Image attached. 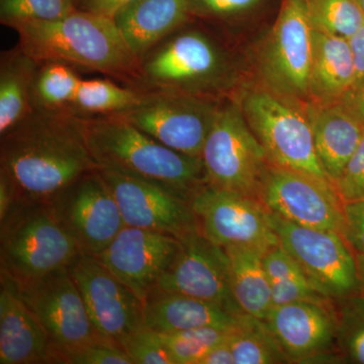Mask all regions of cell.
Listing matches in <instances>:
<instances>
[{
	"label": "cell",
	"mask_w": 364,
	"mask_h": 364,
	"mask_svg": "<svg viewBox=\"0 0 364 364\" xmlns=\"http://www.w3.org/2000/svg\"><path fill=\"white\" fill-rule=\"evenodd\" d=\"M0 138V171L9 177L16 198L54 202L97 169L82 117L73 112L33 111Z\"/></svg>",
	"instance_id": "1"
},
{
	"label": "cell",
	"mask_w": 364,
	"mask_h": 364,
	"mask_svg": "<svg viewBox=\"0 0 364 364\" xmlns=\"http://www.w3.org/2000/svg\"><path fill=\"white\" fill-rule=\"evenodd\" d=\"M18 46L38 63L59 61L100 72L135 88L136 58L112 18L74 11L55 21L14 23Z\"/></svg>",
	"instance_id": "2"
},
{
	"label": "cell",
	"mask_w": 364,
	"mask_h": 364,
	"mask_svg": "<svg viewBox=\"0 0 364 364\" xmlns=\"http://www.w3.org/2000/svg\"><path fill=\"white\" fill-rule=\"evenodd\" d=\"M82 121L86 144L97 169L156 182L189 198L208 184L202 158L170 149L124 114L82 117Z\"/></svg>",
	"instance_id": "3"
},
{
	"label": "cell",
	"mask_w": 364,
	"mask_h": 364,
	"mask_svg": "<svg viewBox=\"0 0 364 364\" xmlns=\"http://www.w3.org/2000/svg\"><path fill=\"white\" fill-rule=\"evenodd\" d=\"M191 21L139 60L136 90L223 100L233 87L236 67L231 55L210 33L189 26Z\"/></svg>",
	"instance_id": "4"
},
{
	"label": "cell",
	"mask_w": 364,
	"mask_h": 364,
	"mask_svg": "<svg viewBox=\"0 0 364 364\" xmlns=\"http://www.w3.org/2000/svg\"><path fill=\"white\" fill-rule=\"evenodd\" d=\"M81 252L52 203L16 198L0 220L1 272L14 282L69 267Z\"/></svg>",
	"instance_id": "5"
},
{
	"label": "cell",
	"mask_w": 364,
	"mask_h": 364,
	"mask_svg": "<svg viewBox=\"0 0 364 364\" xmlns=\"http://www.w3.org/2000/svg\"><path fill=\"white\" fill-rule=\"evenodd\" d=\"M237 102L270 164L331 182L318 160L304 107L262 85L244 88Z\"/></svg>",
	"instance_id": "6"
},
{
	"label": "cell",
	"mask_w": 364,
	"mask_h": 364,
	"mask_svg": "<svg viewBox=\"0 0 364 364\" xmlns=\"http://www.w3.org/2000/svg\"><path fill=\"white\" fill-rule=\"evenodd\" d=\"M202 160L208 184L258 198L270 162L237 100L220 104Z\"/></svg>",
	"instance_id": "7"
},
{
	"label": "cell",
	"mask_w": 364,
	"mask_h": 364,
	"mask_svg": "<svg viewBox=\"0 0 364 364\" xmlns=\"http://www.w3.org/2000/svg\"><path fill=\"white\" fill-rule=\"evenodd\" d=\"M312 52L313 28L306 0H282L277 20L258 52L261 85L305 107Z\"/></svg>",
	"instance_id": "8"
},
{
	"label": "cell",
	"mask_w": 364,
	"mask_h": 364,
	"mask_svg": "<svg viewBox=\"0 0 364 364\" xmlns=\"http://www.w3.org/2000/svg\"><path fill=\"white\" fill-rule=\"evenodd\" d=\"M279 245L301 265L318 293L337 301L360 293L355 254L343 235L299 226L270 213Z\"/></svg>",
	"instance_id": "9"
},
{
	"label": "cell",
	"mask_w": 364,
	"mask_h": 364,
	"mask_svg": "<svg viewBox=\"0 0 364 364\" xmlns=\"http://www.w3.org/2000/svg\"><path fill=\"white\" fill-rule=\"evenodd\" d=\"M223 100L177 91L144 90L140 102L124 116L170 149L202 158Z\"/></svg>",
	"instance_id": "10"
},
{
	"label": "cell",
	"mask_w": 364,
	"mask_h": 364,
	"mask_svg": "<svg viewBox=\"0 0 364 364\" xmlns=\"http://www.w3.org/2000/svg\"><path fill=\"white\" fill-rule=\"evenodd\" d=\"M191 205L200 232L223 248L247 246L267 252L279 245L270 212L258 198L205 184Z\"/></svg>",
	"instance_id": "11"
},
{
	"label": "cell",
	"mask_w": 364,
	"mask_h": 364,
	"mask_svg": "<svg viewBox=\"0 0 364 364\" xmlns=\"http://www.w3.org/2000/svg\"><path fill=\"white\" fill-rule=\"evenodd\" d=\"M91 323L102 339L119 345L146 327L145 304L95 256L81 252L69 265Z\"/></svg>",
	"instance_id": "12"
},
{
	"label": "cell",
	"mask_w": 364,
	"mask_h": 364,
	"mask_svg": "<svg viewBox=\"0 0 364 364\" xmlns=\"http://www.w3.org/2000/svg\"><path fill=\"white\" fill-rule=\"evenodd\" d=\"M258 198L287 222L343 232V202L331 182L270 164Z\"/></svg>",
	"instance_id": "13"
},
{
	"label": "cell",
	"mask_w": 364,
	"mask_h": 364,
	"mask_svg": "<svg viewBox=\"0 0 364 364\" xmlns=\"http://www.w3.org/2000/svg\"><path fill=\"white\" fill-rule=\"evenodd\" d=\"M16 284L21 298L47 332L54 349L105 340L93 327L85 299L68 267Z\"/></svg>",
	"instance_id": "14"
},
{
	"label": "cell",
	"mask_w": 364,
	"mask_h": 364,
	"mask_svg": "<svg viewBox=\"0 0 364 364\" xmlns=\"http://www.w3.org/2000/svg\"><path fill=\"white\" fill-rule=\"evenodd\" d=\"M177 239L178 252L160 279L156 291L205 299L229 312L244 314L232 291L229 258L225 249L208 240L200 228Z\"/></svg>",
	"instance_id": "15"
},
{
	"label": "cell",
	"mask_w": 364,
	"mask_h": 364,
	"mask_svg": "<svg viewBox=\"0 0 364 364\" xmlns=\"http://www.w3.org/2000/svg\"><path fill=\"white\" fill-rule=\"evenodd\" d=\"M116 198L124 226L178 237L198 228L191 198L139 177L97 169Z\"/></svg>",
	"instance_id": "16"
},
{
	"label": "cell",
	"mask_w": 364,
	"mask_h": 364,
	"mask_svg": "<svg viewBox=\"0 0 364 364\" xmlns=\"http://www.w3.org/2000/svg\"><path fill=\"white\" fill-rule=\"evenodd\" d=\"M82 252L97 256L124 227L121 210L98 170L74 182L52 202Z\"/></svg>",
	"instance_id": "17"
},
{
	"label": "cell",
	"mask_w": 364,
	"mask_h": 364,
	"mask_svg": "<svg viewBox=\"0 0 364 364\" xmlns=\"http://www.w3.org/2000/svg\"><path fill=\"white\" fill-rule=\"evenodd\" d=\"M178 249L179 240L171 235L124 226L95 257L145 301L156 291Z\"/></svg>",
	"instance_id": "18"
},
{
	"label": "cell",
	"mask_w": 364,
	"mask_h": 364,
	"mask_svg": "<svg viewBox=\"0 0 364 364\" xmlns=\"http://www.w3.org/2000/svg\"><path fill=\"white\" fill-rule=\"evenodd\" d=\"M334 301H299L273 306L264 321L289 363L322 358L336 348Z\"/></svg>",
	"instance_id": "19"
},
{
	"label": "cell",
	"mask_w": 364,
	"mask_h": 364,
	"mask_svg": "<svg viewBox=\"0 0 364 364\" xmlns=\"http://www.w3.org/2000/svg\"><path fill=\"white\" fill-rule=\"evenodd\" d=\"M0 282V364L54 363L51 340L16 282L1 272Z\"/></svg>",
	"instance_id": "20"
},
{
	"label": "cell",
	"mask_w": 364,
	"mask_h": 364,
	"mask_svg": "<svg viewBox=\"0 0 364 364\" xmlns=\"http://www.w3.org/2000/svg\"><path fill=\"white\" fill-rule=\"evenodd\" d=\"M193 20L189 0H134L114 16L124 42L139 60Z\"/></svg>",
	"instance_id": "21"
},
{
	"label": "cell",
	"mask_w": 364,
	"mask_h": 364,
	"mask_svg": "<svg viewBox=\"0 0 364 364\" xmlns=\"http://www.w3.org/2000/svg\"><path fill=\"white\" fill-rule=\"evenodd\" d=\"M304 109L312 127L318 160L335 186L363 140L364 126L340 102L306 104Z\"/></svg>",
	"instance_id": "22"
},
{
	"label": "cell",
	"mask_w": 364,
	"mask_h": 364,
	"mask_svg": "<svg viewBox=\"0 0 364 364\" xmlns=\"http://www.w3.org/2000/svg\"><path fill=\"white\" fill-rule=\"evenodd\" d=\"M144 304L146 327L160 333L198 328L232 330L243 315L229 312L205 299L160 291H154Z\"/></svg>",
	"instance_id": "23"
},
{
	"label": "cell",
	"mask_w": 364,
	"mask_h": 364,
	"mask_svg": "<svg viewBox=\"0 0 364 364\" xmlns=\"http://www.w3.org/2000/svg\"><path fill=\"white\" fill-rule=\"evenodd\" d=\"M354 83L355 67L348 40L313 30L308 104L339 102Z\"/></svg>",
	"instance_id": "24"
},
{
	"label": "cell",
	"mask_w": 364,
	"mask_h": 364,
	"mask_svg": "<svg viewBox=\"0 0 364 364\" xmlns=\"http://www.w3.org/2000/svg\"><path fill=\"white\" fill-rule=\"evenodd\" d=\"M229 258L230 279L237 304L244 314L265 320L273 303L265 272V251L247 246L225 247Z\"/></svg>",
	"instance_id": "25"
},
{
	"label": "cell",
	"mask_w": 364,
	"mask_h": 364,
	"mask_svg": "<svg viewBox=\"0 0 364 364\" xmlns=\"http://www.w3.org/2000/svg\"><path fill=\"white\" fill-rule=\"evenodd\" d=\"M38 62L20 46L1 53L0 59V136L32 112L31 86Z\"/></svg>",
	"instance_id": "26"
},
{
	"label": "cell",
	"mask_w": 364,
	"mask_h": 364,
	"mask_svg": "<svg viewBox=\"0 0 364 364\" xmlns=\"http://www.w3.org/2000/svg\"><path fill=\"white\" fill-rule=\"evenodd\" d=\"M263 262L273 306L299 301H331L318 293L301 265L282 246L267 251Z\"/></svg>",
	"instance_id": "27"
},
{
	"label": "cell",
	"mask_w": 364,
	"mask_h": 364,
	"mask_svg": "<svg viewBox=\"0 0 364 364\" xmlns=\"http://www.w3.org/2000/svg\"><path fill=\"white\" fill-rule=\"evenodd\" d=\"M143 91L109 78L81 79L71 112L83 117L124 114L140 102Z\"/></svg>",
	"instance_id": "28"
},
{
	"label": "cell",
	"mask_w": 364,
	"mask_h": 364,
	"mask_svg": "<svg viewBox=\"0 0 364 364\" xmlns=\"http://www.w3.org/2000/svg\"><path fill=\"white\" fill-rule=\"evenodd\" d=\"M81 79L76 68L63 62H41L31 86L32 111L71 112Z\"/></svg>",
	"instance_id": "29"
},
{
	"label": "cell",
	"mask_w": 364,
	"mask_h": 364,
	"mask_svg": "<svg viewBox=\"0 0 364 364\" xmlns=\"http://www.w3.org/2000/svg\"><path fill=\"white\" fill-rule=\"evenodd\" d=\"M235 364L289 363L264 321L243 314L229 334Z\"/></svg>",
	"instance_id": "30"
},
{
	"label": "cell",
	"mask_w": 364,
	"mask_h": 364,
	"mask_svg": "<svg viewBox=\"0 0 364 364\" xmlns=\"http://www.w3.org/2000/svg\"><path fill=\"white\" fill-rule=\"evenodd\" d=\"M313 30L349 39L364 23L358 0H306Z\"/></svg>",
	"instance_id": "31"
},
{
	"label": "cell",
	"mask_w": 364,
	"mask_h": 364,
	"mask_svg": "<svg viewBox=\"0 0 364 364\" xmlns=\"http://www.w3.org/2000/svg\"><path fill=\"white\" fill-rule=\"evenodd\" d=\"M335 303L337 350L344 360L364 364V294H351Z\"/></svg>",
	"instance_id": "32"
},
{
	"label": "cell",
	"mask_w": 364,
	"mask_h": 364,
	"mask_svg": "<svg viewBox=\"0 0 364 364\" xmlns=\"http://www.w3.org/2000/svg\"><path fill=\"white\" fill-rule=\"evenodd\" d=\"M230 332L231 330L198 328L186 331L159 333L173 364H200L213 347L228 338Z\"/></svg>",
	"instance_id": "33"
},
{
	"label": "cell",
	"mask_w": 364,
	"mask_h": 364,
	"mask_svg": "<svg viewBox=\"0 0 364 364\" xmlns=\"http://www.w3.org/2000/svg\"><path fill=\"white\" fill-rule=\"evenodd\" d=\"M76 11L73 0H0V23L11 28L31 21H55Z\"/></svg>",
	"instance_id": "34"
},
{
	"label": "cell",
	"mask_w": 364,
	"mask_h": 364,
	"mask_svg": "<svg viewBox=\"0 0 364 364\" xmlns=\"http://www.w3.org/2000/svg\"><path fill=\"white\" fill-rule=\"evenodd\" d=\"M272 0H189L193 20L233 23L253 16Z\"/></svg>",
	"instance_id": "35"
},
{
	"label": "cell",
	"mask_w": 364,
	"mask_h": 364,
	"mask_svg": "<svg viewBox=\"0 0 364 364\" xmlns=\"http://www.w3.org/2000/svg\"><path fill=\"white\" fill-rule=\"evenodd\" d=\"M54 363L134 364L121 346L107 340H97L70 348L54 349Z\"/></svg>",
	"instance_id": "36"
},
{
	"label": "cell",
	"mask_w": 364,
	"mask_h": 364,
	"mask_svg": "<svg viewBox=\"0 0 364 364\" xmlns=\"http://www.w3.org/2000/svg\"><path fill=\"white\" fill-rule=\"evenodd\" d=\"M122 348L134 364H173L160 333L148 327L132 334L122 344Z\"/></svg>",
	"instance_id": "37"
},
{
	"label": "cell",
	"mask_w": 364,
	"mask_h": 364,
	"mask_svg": "<svg viewBox=\"0 0 364 364\" xmlns=\"http://www.w3.org/2000/svg\"><path fill=\"white\" fill-rule=\"evenodd\" d=\"M335 188L343 203L364 200V135Z\"/></svg>",
	"instance_id": "38"
},
{
	"label": "cell",
	"mask_w": 364,
	"mask_h": 364,
	"mask_svg": "<svg viewBox=\"0 0 364 364\" xmlns=\"http://www.w3.org/2000/svg\"><path fill=\"white\" fill-rule=\"evenodd\" d=\"M342 235L354 253L364 254V200L343 203Z\"/></svg>",
	"instance_id": "39"
},
{
	"label": "cell",
	"mask_w": 364,
	"mask_h": 364,
	"mask_svg": "<svg viewBox=\"0 0 364 364\" xmlns=\"http://www.w3.org/2000/svg\"><path fill=\"white\" fill-rule=\"evenodd\" d=\"M134 0H73L76 11L112 18L123 7Z\"/></svg>",
	"instance_id": "40"
},
{
	"label": "cell",
	"mask_w": 364,
	"mask_h": 364,
	"mask_svg": "<svg viewBox=\"0 0 364 364\" xmlns=\"http://www.w3.org/2000/svg\"><path fill=\"white\" fill-rule=\"evenodd\" d=\"M339 102L364 126V78L352 86Z\"/></svg>",
	"instance_id": "41"
},
{
	"label": "cell",
	"mask_w": 364,
	"mask_h": 364,
	"mask_svg": "<svg viewBox=\"0 0 364 364\" xmlns=\"http://www.w3.org/2000/svg\"><path fill=\"white\" fill-rule=\"evenodd\" d=\"M347 40H348L354 67H355L356 83L364 78V23L358 32Z\"/></svg>",
	"instance_id": "42"
},
{
	"label": "cell",
	"mask_w": 364,
	"mask_h": 364,
	"mask_svg": "<svg viewBox=\"0 0 364 364\" xmlns=\"http://www.w3.org/2000/svg\"><path fill=\"white\" fill-rule=\"evenodd\" d=\"M229 338V336H228ZM228 338L224 340L205 354L200 361V364H235L234 356L232 353Z\"/></svg>",
	"instance_id": "43"
},
{
	"label": "cell",
	"mask_w": 364,
	"mask_h": 364,
	"mask_svg": "<svg viewBox=\"0 0 364 364\" xmlns=\"http://www.w3.org/2000/svg\"><path fill=\"white\" fill-rule=\"evenodd\" d=\"M16 200V195L13 184L6 173L0 171V220L6 217Z\"/></svg>",
	"instance_id": "44"
},
{
	"label": "cell",
	"mask_w": 364,
	"mask_h": 364,
	"mask_svg": "<svg viewBox=\"0 0 364 364\" xmlns=\"http://www.w3.org/2000/svg\"><path fill=\"white\" fill-rule=\"evenodd\" d=\"M355 254L356 267H358V274L359 284H360V291L364 294V254Z\"/></svg>",
	"instance_id": "45"
},
{
	"label": "cell",
	"mask_w": 364,
	"mask_h": 364,
	"mask_svg": "<svg viewBox=\"0 0 364 364\" xmlns=\"http://www.w3.org/2000/svg\"><path fill=\"white\" fill-rule=\"evenodd\" d=\"M359 6H360L361 9H363L364 14V0H358Z\"/></svg>",
	"instance_id": "46"
}]
</instances>
